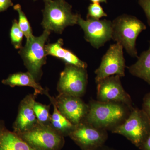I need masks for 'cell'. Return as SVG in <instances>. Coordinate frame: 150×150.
I'll list each match as a JSON object with an SVG mask.
<instances>
[{
	"instance_id": "obj_4",
	"label": "cell",
	"mask_w": 150,
	"mask_h": 150,
	"mask_svg": "<svg viewBox=\"0 0 150 150\" xmlns=\"http://www.w3.org/2000/svg\"><path fill=\"white\" fill-rule=\"evenodd\" d=\"M44 30L39 36L34 35L26 39V43L22 47L18 54L21 56L28 71L38 82L43 75L42 67L46 63L45 43L51 33Z\"/></svg>"
},
{
	"instance_id": "obj_27",
	"label": "cell",
	"mask_w": 150,
	"mask_h": 150,
	"mask_svg": "<svg viewBox=\"0 0 150 150\" xmlns=\"http://www.w3.org/2000/svg\"><path fill=\"white\" fill-rule=\"evenodd\" d=\"M95 150H117L113 148H110L109 147L107 146L103 145L102 146L100 147L98 149Z\"/></svg>"
},
{
	"instance_id": "obj_1",
	"label": "cell",
	"mask_w": 150,
	"mask_h": 150,
	"mask_svg": "<svg viewBox=\"0 0 150 150\" xmlns=\"http://www.w3.org/2000/svg\"><path fill=\"white\" fill-rule=\"evenodd\" d=\"M88 104V112L85 121L96 128L111 132L126 120L134 107L95 100H91Z\"/></svg>"
},
{
	"instance_id": "obj_16",
	"label": "cell",
	"mask_w": 150,
	"mask_h": 150,
	"mask_svg": "<svg viewBox=\"0 0 150 150\" xmlns=\"http://www.w3.org/2000/svg\"><path fill=\"white\" fill-rule=\"evenodd\" d=\"M2 83L11 87L28 86L34 90L35 95L45 94L47 88H43L35 80L32 75L28 72H18L9 75L6 79L2 81Z\"/></svg>"
},
{
	"instance_id": "obj_19",
	"label": "cell",
	"mask_w": 150,
	"mask_h": 150,
	"mask_svg": "<svg viewBox=\"0 0 150 150\" xmlns=\"http://www.w3.org/2000/svg\"><path fill=\"white\" fill-rule=\"evenodd\" d=\"M51 103L47 105L39 102H34L33 110L38 122L43 125H49L51 115L50 109Z\"/></svg>"
},
{
	"instance_id": "obj_18",
	"label": "cell",
	"mask_w": 150,
	"mask_h": 150,
	"mask_svg": "<svg viewBox=\"0 0 150 150\" xmlns=\"http://www.w3.org/2000/svg\"><path fill=\"white\" fill-rule=\"evenodd\" d=\"M138 59L136 63L128 67L129 72L150 85V41L149 49L142 52Z\"/></svg>"
},
{
	"instance_id": "obj_21",
	"label": "cell",
	"mask_w": 150,
	"mask_h": 150,
	"mask_svg": "<svg viewBox=\"0 0 150 150\" xmlns=\"http://www.w3.org/2000/svg\"><path fill=\"white\" fill-rule=\"evenodd\" d=\"M23 35V33L19 27L17 21L15 19L13 21L10 36L12 44L16 49H20L22 47V43Z\"/></svg>"
},
{
	"instance_id": "obj_14",
	"label": "cell",
	"mask_w": 150,
	"mask_h": 150,
	"mask_svg": "<svg viewBox=\"0 0 150 150\" xmlns=\"http://www.w3.org/2000/svg\"><path fill=\"white\" fill-rule=\"evenodd\" d=\"M64 42L62 39H59L55 43H49L45 45L46 55L54 56L63 61L65 64H69L87 69V64L81 60L76 55L69 49L63 47Z\"/></svg>"
},
{
	"instance_id": "obj_10",
	"label": "cell",
	"mask_w": 150,
	"mask_h": 150,
	"mask_svg": "<svg viewBox=\"0 0 150 150\" xmlns=\"http://www.w3.org/2000/svg\"><path fill=\"white\" fill-rule=\"evenodd\" d=\"M78 24L84 32L85 39L93 48L98 49L112 39L111 21L90 18L84 20L79 15Z\"/></svg>"
},
{
	"instance_id": "obj_6",
	"label": "cell",
	"mask_w": 150,
	"mask_h": 150,
	"mask_svg": "<svg viewBox=\"0 0 150 150\" xmlns=\"http://www.w3.org/2000/svg\"><path fill=\"white\" fill-rule=\"evenodd\" d=\"M17 134L35 150H61L65 144L64 136L50 125L39 123L30 130Z\"/></svg>"
},
{
	"instance_id": "obj_7",
	"label": "cell",
	"mask_w": 150,
	"mask_h": 150,
	"mask_svg": "<svg viewBox=\"0 0 150 150\" xmlns=\"http://www.w3.org/2000/svg\"><path fill=\"white\" fill-rule=\"evenodd\" d=\"M88 80L86 69L65 64L60 74L57 89L59 93L81 98L85 93Z\"/></svg>"
},
{
	"instance_id": "obj_29",
	"label": "cell",
	"mask_w": 150,
	"mask_h": 150,
	"mask_svg": "<svg viewBox=\"0 0 150 150\" xmlns=\"http://www.w3.org/2000/svg\"><path fill=\"white\" fill-rule=\"evenodd\" d=\"M33 1H37V0H33ZM48 1V0H43V1H44V2L46 1Z\"/></svg>"
},
{
	"instance_id": "obj_8",
	"label": "cell",
	"mask_w": 150,
	"mask_h": 150,
	"mask_svg": "<svg viewBox=\"0 0 150 150\" xmlns=\"http://www.w3.org/2000/svg\"><path fill=\"white\" fill-rule=\"evenodd\" d=\"M126 67L123 47L118 43L110 45L103 56L99 67L95 71L96 83H98L110 76L124 77Z\"/></svg>"
},
{
	"instance_id": "obj_28",
	"label": "cell",
	"mask_w": 150,
	"mask_h": 150,
	"mask_svg": "<svg viewBox=\"0 0 150 150\" xmlns=\"http://www.w3.org/2000/svg\"><path fill=\"white\" fill-rule=\"evenodd\" d=\"M92 3H104L106 4L107 3V0H90Z\"/></svg>"
},
{
	"instance_id": "obj_5",
	"label": "cell",
	"mask_w": 150,
	"mask_h": 150,
	"mask_svg": "<svg viewBox=\"0 0 150 150\" xmlns=\"http://www.w3.org/2000/svg\"><path fill=\"white\" fill-rule=\"evenodd\" d=\"M111 132L126 137L140 149L150 133V121L142 109L133 107L126 120Z\"/></svg>"
},
{
	"instance_id": "obj_17",
	"label": "cell",
	"mask_w": 150,
	"mask_h": 150,
	"mask_svg": "<svg viewBox=\"0 0 150 150\" xmlns=\"http://www.w3.org/2000/svg\"><path fill=\"white\" fill-rule=\"evenodd\" d=\"M48 90L47 89L45 95L49 98L54 108V112L51 115L49 125L62 136L64 137H69L71 132L74 129L75 126L67 120L59 111L54 101V97L51 96L48 93Z\"/></svg>"
},
{
	"instance_id": "obj_15",
	"label": "cell",
	"mask_w": 150,
	"mask_h": 150,
	"mask_svg": "<svg viewBox=\"0 0 150 150\" xmlns=\"http://www.w3.org/2000/svg\"><path fill=\"white\" fill-rule=\"evenodd\" d=\"M0 150H35L25 142L18 134L6 127L0 119Z\"/></svg>"
},
{
	"instance_id": "obj_12",
	"label": "cell",
	"mask_w": 150,
	"mask_h": 150,
	"mask_svg": "<svg viewBox=\"0 0 150 150\" xmlns=\"http://www.w3.org/2000/svg\"><path fill=\"white\" fill-rule=\"evenodd\" d=\"M57 108L62 115L74 126L85 120L89 110L86 104L81 98L59 93L54 97Z\"/></svg>"
},
{
	"instance_id": "obj_3",
	"label": "cell",
	"mask_w": 150,
	"mask_h": 150,
	"mask_svg": "<svg viewBox=\"0 0 150 150\" xmlns=\"http://www.w3.org/2000/svg\"><path fill=\"white\" fill-rule=\"evenodd\" d=\"M112 39L120 44L131 56L138 58L136 40L146 28L144 23L133 16L123 14L112 21Z\"/></svg>"
},
{
	"instance_id": "obj_13",
	"label": "cell",
	"mask_w": 150,
	"mask_h": 150,
	"mask_svg": "<svg viewBox=\"0 0 150 150\" xmlns=\"http://www.w3.org/2000/svg\"><path fill=\"white\" fill-rule=\"evenodd\" d=\"M37 96L29 94L21 101L18 115L13 124V131L16 134L28 131L39 123L33 108Z\"/></svg>"
},
{
	"instance_id": "obj_2",
	"label": "cell",
	"mask_w": 150,
	"mask_h": 150,
	"mask_svg": "<svg viewBox=\"0 0 150 150\" xmlns=\"http://www.w3.org/2000/svg\"><path fill=\"white\" fill-rule=\"evenodd\" d=\"M44 2L41 23L44 30L62 34L66 28L78 24L80 15L73 13L72 6L66 0H48Z\"/></svg>"
},
{
	"instance_id": "obj_9",
	"label": "cell",
	"mask_w": 150,
	"mask_h": 150,
	"mask_svg": "<svg viewBox=\"0 0 150 150\" xmlns=\"http://www.w3.org/2000/svg\"><path fill=\"white\" fill-rule=\"evenodd\" d=\"M69 137L82 150H95L104 145L108 134L84 121L75 126Z\"/></svg>"
},
{
	"instance_id": "obj_24",
	"label": "cell",
	"mask_w": 150,
	"mask_h": 150,
	"mask_svg": "<svg viewBox=\"0 0 150 150\" xmlns=\"http://www.w3.org/2000/svg\"><path fill=\"white\" fill-rule=\"evenodd\" d=\"M142 110L147 116L150 121V92L147 93L144 97Z\"/></svg>"
},
{
	"instance_id": "obj_25",
	"label": "cell",
	"mask_w": 150,
	"mask_h": 150,
	"mask_svg": "<svg viewBox=\"0 0 150 150\" xmlns=\"http://www.w3.org/2000/svg\"><path fill=\"white\" fill-rule=\"evenodd\" d=\"M13 5L12 0H0V13L7 10Z\"/></svg>"
},
{
	"instance_id": "obj_20",
	"label": "cell",
	"mask_w": 150,
	"mask_h": 150,
	"mask_svg": "<svg viewBox=\"0 0 150 150\" xmlns=\"http://www.w3.org/2000/svg\"><path fill=\"white\" fill-rule=\"evenodd\" d=\"M13 8L18 13V22L19 27L23 33L26 39L32 37L33 35L32 28L27 17L22 10L21 6L19 4H17L14 6Z\"/></svg>"
},
{
	"instance_id": "obj_23",
	"label": "cell",
	"mask_w": 150,
	"mask_h": 150,
	"mask_svg": "<svg viewBox=\"0 0 150 150\" xmlns=\"http://www.w3.org/2000/svg\"><path fill=\"white\" fill-rule=\"evenodd\" d=\"M138 2L144 12L150 26V0H138Z\"/></svg>"
},
{
	"instance_id": "obj_22",
	"label": "cell",
	"mask_w": 150,
	"mask_h": 150,
	"mask_svg": "<svg viewBox=\"0 0 150 150\" xmlns=\"http://www.w3.org/2000/svg\"><path fill=\"white\" fill-rule=\"evenodd\" d=\"M107 16V14L99 3H92L89 5L86 18L100 19L101 18Z\"/></svg>"
},
{
	"instance_id": "obj_11",
	"label": "cell",
	"mask_w": 150,
	"mask_h": 150,
	"mask_svg": "<svg viewBox=\"0 0 150 150\" xmlns=\"http://www.w3.org/2000/svg\"><path fill=\"white\" fill-rule=\"evenodd\" d=\"M120 78L117 75L110 76L97 83V100L118 103L133 107L131 97L123 88Z\"/></svg>"
},
{
	"instance_id": "obj_26",
	"label": "cell",
	"mask_w": 150,
	"mask_h": 150,
	"mask_svg": "<svg viewBox=\"0 0 150 150\" xmlns=\"http://www.w3.org/2000/svg\"><path fill=\"white\" fill-rule=\"evenodd\" d=\"M140 149L142 150H150V133L142 144Z\"/></svg>"
}]
</instances>
